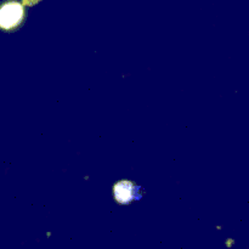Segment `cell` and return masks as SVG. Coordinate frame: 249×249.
Masks as SVG:
<instances>
[{"label": "cell", "mask_w": 249, "mask_h": 249, "mask_svg": "<svg viewBox=\"0 0 249 249\" xmlns=\"http://www.w3.org/2000/svg\"><path fill=\"white\" fill-rule=\"evenodd\" d=\"M26 17L23 4L17 0H6L0 4V29L11 31L21 26Z\"/></svg>", "instance_id": "cell-1"}, {"label": "cell", "mask_w": 249, "mask_h": 249, "mask_svg": "<svg viewBox=\"0 0 249 249\" xmlns=\"http://www.w3.org/2000/svg\"><path fill=\"white\" fill-rule=\"evenodd\" d=\"M139 189L130 181H119L113 187V196L118 203L128 204L134 199H138L140 195H138Z\"/></svg>", "instance_id": "cell-2"}, {"label": "cell", "mask_w": 249, "mask_h": 249, "mask_svg": "<svg viewBox=\"0 0 249 249\" xmlns=\"http://www.w3.org/2000/svg\"><path fill=\"white\" fill-rule=\"evenodd\" d=\"M226 243H228V247L231 248V247H232L233 243H235V241H233V240H228V242H226Z\"/></svg>", "instance_id": "cell-3"}]
</instances>
